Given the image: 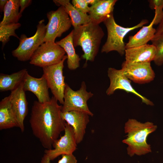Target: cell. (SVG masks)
Listing matches in <instances>:
<instances>
[{
	"label": "cell",
	"instance_id": "obj_14",
	"mask_svg": "<svg viewBox=\"0 0 163 163\" xmlns=\"http://www.w3.org/2000/svg\"><path fill=\"white\" fill-rule=\"evenodd\" d=\"M23 82L9 95L13 110L16 115L21 132L24 131V121L28 113V103L23 88Z\"/></svg>",
	"mask_w": 163,
	"mask_h": 163
},
{
	"label": "cell",
	"instance_id": "obj_10",
	"mask_svg": "<svg viewBox=\"0 0 163 163\" xmlns=\"http://www.w3.org/2000/svg\"><path fill=\"white\" fill-rule=\"evenodd\" d=\"M64 131V135L56 140L53 144L54 149H46L44 151V155L50 161L61 155L73 154L77 149V144L73 128L66 123Z\"/></svg>",
	"mask_w": 163,
	"mask_h": 163
},
{
	"label": "cell",
	"instance_id": "obj_29",
	"mask_svg": "<svg viewBox=\"0 0 163 163\" xmlns=\"http://www.w3.org/2000/svg\"><path fill=\"white\" fill-rule=\"evenodd\" d=\"M32 1L31 0H20V10L19 13L22 16V14L24 10L31 4Z\"/></svg>",
	"mask_w": 163,
	"mask_h": 163
},
{
	"label": "cell",
	"instance_id": "obj_3",
	"mask_svg": "<svg viewBox=\"0 0 163 163\" xmlns=\"http://www.w3.org/2000/svg\"><path fill=\"white\" fill-rule=\"evenodd\" d=\"M75 47H81L84 54L82 58L88 61H94L98 52L104 33L99 24L90 22L72 30Z\"/></svg>",
	"mask_w": 163,
	"mask_h": 163
},
{
	"label": "cell",
	"instance_id": "obj_17",
	"mask_svg": "<svg viewBox=\"0 0 163 163\" xmlns=\"http://www.w3.org/2000/svg\"><path fill=\"white\" fill-rule=\"evenodd\" d=\"M117 0H99L90 7L89 15L91 22L99 24L113 13L114 6Z\"/></svg>",
	"mask_w": 163,
	"mask_h": 163
},
{
	"label": "cell",
	"instance_id": "obj_5",
	"mask_svg": "<svg viewBox=\"0 0 163 163\" xmlns=\"http://www.w3.org/2000/svg\"><path fill=\"white\" fill-rule=\"evenodd\" d=\"M44 22L43 19L38 22L35 34L32 37H27L24 34L21 35L18 46L12 52L14 57L21 61L30 60L35 51L44 42L46 27Z\"/></svg>",
	"mask_w": 163,
	"mask_h": 163
},
{
	"label": "cell",
	"instance_id": "obj_20",
	"mask_svg": "<svg viewBox=\"0 0 163 163\" xmlns=\"http://www.w3.org/2000/svg\"><path fill=\"white\" fill-rule=\"evenodd\" d=\"M58 6H63L68 14L74 29L91 22L89 15L83 13L75 8L69 0H54Z\"/></svg>",
	"mask_w": 163,
	"mask_h": 163
},
{
	"label": "cell",
	"instance_id": "obj_12",
	"mask_svg": "<svg viewBox=\"0 0 163 163\" xmlns=\"http://www.w3.org/2000/svg\"><path fill=\"white\" fill-rule=\"evenodd\" d=\"M121 70L130 80L139 84H144L152 81L155 77L150 62L129 63L124 61Z\"/></svg>",
	"mask_w": 163,
	"mask_h": 163
},
{
	"label": "cell",
	"instance_id": "obj_32",
	"mask_svg": "<svg viewBox=\"0 0 163 163\" xmlns=\"http://www.w3.org/2000/svg\"><path fill=\"white\" fill-rule=\"evenodd\" d=\"M85 1L88 5H91V6L97 3L99 0H85Z\"/></svg>",
	"mask_w": 163,
	"mask_h": 163
},
{
	"label": "cell",
	"instance_id": "obj_30",
	"mask_svg": "<svg viewBox=\"0 0 163 163\" xmlns=\"http://www.w3.org/2000/svg\"><path fill=\"white\" fill-rule=\"evenodd\" d=\"M163 34V18L159 23L154 38Z\"/></svg>",
	"mask_w": 163,
	"mask_h": 163
},
{
	"label": "cell",
	"instance_id": "obj_7",
	"mask_svg": "<svg viewBox=\"0 0 163 163\" xmlns=\"http://www.w3.org/2000/svg\"><path fill=\"white\" fill-rule=\"evenodd\" d=\"M46 16L48 22L46 25L45 42H55L57 37L68 31L72 24L70 19L63 6L55 11L48 12Z\"/></svg>",
	"mask_w": 163,
	"mask_h": 163
},
{
	"label": "cell",
	"instance_id": "obj_4",
	"mask_svg": "<svg viewBox=\"0 0 163 163\" xmlns=\"http://www.w3.org/2000/svg\"><path fill=\"white\" fill-rule=\"evenodd\" d=\"M146 19L142 20L138 24L130 27H125L117 24L113 17V13L110 14L103 21L107 31V40L102 47L101 53H107L115 51L121 56L125 54V44L123 39L130 31L141 27L148 23Z\"/></svg>",
	"mask_w": 163,
	"mask_h": 163
},
{
	"label": "cell",
	"instance_id": "obj_8",
	"mask_svg": "<svg viewBox=\"0 0 163 163\" xmlns=\"http://www.w3.org/2000/svg\"><path fill=\"white\" fill-rule=\"evenodd\" d=\"M66 53L56 42H45L35 51L30 63L42 68L52 66L60 62Z\"/></svg>",
	"mask_w": 163,
	"mask_h": 163
},
{
	"label": "cell",
	"instance_id": "obj_31",
	"mask_svg": "<svg viewBox=\"0 0 163 163\" xmlns=\"http://www.w3.org/2000/svg\"><path fill=\"white\" fill-rule=\"evenodd\" d=\"M8 1V0H0V11L1 12L3 11Z\"/></svg>",
	"mask_w": 163,
	"mask_h": 163
},
{
	"label": "cell",
	"instance_id": "obj_16",
	"mask_svg": "<svg viewBox=\"0 0 163 163\" xmlns=\"http://www.w3.org/2000/svg\"><path fill=\"white\" fill-rule=\"evenodd\" d=\"M156 53V48L152 44L127 49L125 61L129 63L150 62L154 61Z\"/></svg>",
	"mask_w": 163,
	"mask_h": 163
},
{
	"label": "cell",
	"instance_id": "obj_1",
	"mask_svg": "<svg viewBox=\"0 0 163 163\" xmlns=\"http://www.w3.org/2000/svg\"><path fill=\"white\" fill-rule=\"evenodd\" d=\"M57 101L53 96L45 102L35 101L31 108L29 123L32 133L47 149H52L66 123L61 115L62 106Z\"/></svg>",
	"mask_w": 163,
	"mask_h": 163
},
{
	"label": "cell",
	"instance_id": "obj_9",
	"mask_svg": "<svg viewBox=\"0 0 163 163\" xmlns=\"http://www.w3.org/2000/svg\"><path fill=\"white\" fill-rule=\"evenodd\" d=\"M66 59L67 56L65 55L59 63L43 68V74L53 96L62 105L64 102V92L66 85L63 70L64 63Z\"/></svg>",
	"mask_w": 163,
	"mask_h": 163
},
{
	"label": "cell",
	"instance_id": "obj_21",
	"mask_svg": "<svg viewBox=\"0 0 163 163\" xmlns=\"http://www.w3.org/2000/svg\"><path fill=\"white\" fill-rule=\"evenodd\" d=\"M73 30L66 37L56 43L62 47L67 53V64L71 70L79 67L81 59L75 52L73 40Z\"/></svg>",
	"mask_w": 163,
	"mask_h": 163
},
{
	"label": "cell",
	"instance_id": "obj_2",
	"mask_svg": "<svg viewBox=\"0 0 163 163\" xmlns=\"http://www.w3.org/2000/svg\"><path fill=\"white\" fill-rule=\"evenodd\" d=\"M157 128L152 122L142 123L136 119H129L124 126L127 137L122 141L128 145V154L131 157L135 155L140 156L151 152L150 145L147 142V138Z\"/></svg>",
	"mask_w": 163,
	"mask_h": 163
},
{
	"label": "cell",
	"instance_id": "obj_25",
	"mask_svg": "<svg viewBox=\"0 0 163 163\" xmlns=\"http://www.w3.org/2000/svg\"><path fill=\"white\" fill-rule=\"evenodd\" d=\"M151 41L156 50L154 62L158 66H161L163 64V34L153 38Z\"/></svg>",
	"mask_w": 163,
	"mask_h": 163
},
{
	"label": "cell",
	"instance_id": "obj_13",
	"mask_svg": "<svg viewBox=\"0 0 163 163\" xmlns=\"http://www.w3.org/2000/svg\"><path fill=\"white\" fill-rule=\"evenodd\" d=\"M62 118L73 128L77 144L83 140L87 126L89 122L88 114L79 111L61 112Z\"/></svg>",
	"mask_w": 163,
	"mask_h": 163
},
{
	"label": "cell",
	"instance_id": "obj_23",
	"mask_svg": "<svg viewBox=\"0 0 163 163\" xmlns=\"http://www.w3.org/2000/svg\"><path fill=\"white\" fill-rule=\"evenodd\" d=\"M20 0H9L4 9V17L0 24H11L18 23L21 15L19 11Z\"/></svg>",
	"mask_w": 163,
	"mask_h": 163
},
{
	"label": "cell",
	"instance_id": "obj_26",
	"mask_svg": "<svg viewBox=\"0 0 163 163\" xmlns=\"http://www.w3.org/2000/svg\"><path fill=\"white\" fill-rule=\"evenodd\" d=\"M148 2L150 8L155 10L154 24H159L163 18V0H150Z\"/></svg>",
	"mask_w": 163,
	"mask_h": 163
},
{
	"label": "cell",
	"instance_id": "obj_18",
	"mask_svg": "<svg viewBox=\"0 0 163 163\" xmlns=\"http://www.w3.org/2000/svg\"><path fill=\"white\" fill-rule=\"evenodd\" d=\"M14 127H19V124L9 95L2 99L0 102V130Z\"/></svg>",
	"mask_w": 163,
	"mask_h": 163
},
{
	"label": "cell",
	"instance_id": "obj_15",
	"mask_svg": "<svg viewBox=\"0 0 163 163\" xmlns=\"http://www.w3.org/2000/svg\"><path fill=\"white\" fill-rule=\"evenodd\" d=\"M23 89L25 91L32 92L37 97L38 101L44 103L50 101L49 88L46 78L43 74L40 78L34 77L27 72L23 81Z\"/></svg>",
	"mask_w": 163,
	"mask_h": 163
},
{
	"label": "cell",
	"instance_id": "obj_28",
	"mask_svg": "<svg viewBox=\"0 0 163 163\" xmlns=\"http://www.w3.org/2000/svg\"><path fill=\"white\" fill-rule=\"evenodd\" d=\"M72 5L77 10L83 13L87 14L90 11V7L85 0H72Z\"/></svg>",
	"mask_w": 163,
	"mask_h": 163
},
{
	"label": "cell",
	"instance_id": "obj_22",
	"mask_svg": "<svg viewBox=\"0 0 163 163\" xmlns=\"http://www.w3.org/2000/svg\"><path fill=\"white\" fill-rule=\"evenodd\" d=\"M27 72L24 69L9 75L0 73V91H11L16 89L23 82Z\"/></svg>",
	"mask_w": 163,
	"mask_h": 163
},
{
	"label": "cell",
	"instance_id": "obj_19",
	"mask_svg": "<svg viewBox=\"0 0 163 163\" xmlns=\"http://www.w3.org/2000/svg\"><path fill=\"white\" fill-rule=\"evenodd\" d=\"M154 20V18L149 25L143 26L136 34L129 37V41L125 44L126 49L145 45L154 38L156 32L153 27Z\"/></svg>",
	"mask_w": 163,
	"mask_h": 163
},
{
	"label": "cell",
	"instance_id": "obj_11",
	"mask_svg": "<svg viewBox=\"0 0 163 163\" xmlns=\"http://www.w3.org/2000/svg\"><path fill=\"white\" fill-rule=\"evenodd\" d=\"M108 76L110 80V85L106 91L107 95L113 94L118 89L123 90L127 93H131L136 95L142 100V102L146 105H154L153 103L137 92L131 85V81L123 73L122 70L113 68H108Z\"/></svg>",
	"mask_w": 163,
	"mask_h": 163
},
{
	"label": "cell",
	"instance_id": "obj_24",
	"mask_svg": "<svg viewBox=\"0 0 163 163\" xmlns=\"http://www.w3.org/2000/svg\"><path fill=\"white\" fill-rule=\"evenodd\" d=\"M21 25L19 23L11 24H0V41L2 43V47L8 42L11 36L19 39L15 33V30L20 27Z\"/></svg>",
	"mask_w": 163,
	"mask_h": 163
},
{
	"label": "cell",
	"instance_id": "obj_27",
	"mask_svg": "<svg viewBox=\"0 0 163 163\" xmlns=\"http://www.w3.org/2000/svg\"><path fill=\"white\" fill-rule=\"evenodd\" d=\"M50 161L48 158L44 154L40 163H50ZM57 163H77V160L73 154L62 155V158L58 161Z\"/></svg>",
	"mask_w": 163,
	"mask_h": 163
},
{
	"label": "cell",
	"instance_id": "obj_6",
	"mask_svg": "<svg viewBox=\"0 0 163 163\" xmlns=\"http://www.w3.org/2000/svg\"><path fill=\"white\" fill-rule=\"evenodd\" d=\"M93 95L91 92L87 91L86 85L84 81L82 82L79 89L76 91L73 90L66 83L62 112L78 111L93 116L94 114L89 110L87 101Z\"/></svg>",
	"mask_w": 163,
	"mask_h": 163
}]
</instances>
